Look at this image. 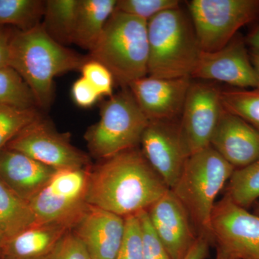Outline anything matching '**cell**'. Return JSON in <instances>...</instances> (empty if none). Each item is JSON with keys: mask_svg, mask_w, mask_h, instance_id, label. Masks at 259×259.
<instances>
[{"mask_svg": "<svg viewBox=\"0 0 259 259\" xmlns=\"http://www.w3.org/2000/svg\"><path fill=\"white\" fill-rule=\"evenodd\" d=\"M216 259H236L233 258V257L231 256V255L227 254V253H224V252L222 251L219 248H217V255H216Z\"/></svg>", "mask_w": 259, "mask_h": 259, "instance_id": "74e56055", "label": "cell"}, {"mask_svg": "<svg viewBox=\"0 0 259 259\" xmlns=\"http://www.w3.org/2000/svg\"><path fill=\"white\" fill-rule=\"evenodd\" d=\"M212 243L236 259H259V216L224 196L211 217Z\"/></svg>", "mask_w": 259, "mask_h": 259, "instance_id": "8fae6325", "label": "cell"}, {"mask_svg": "<svg viewBox=\"0 0 259 259\" xmlns=\"http://www.w3.org/2000/svg\"><path fill=\"white\" fill-rule=\"evenodd\" d=\"M201 51L226 47L238 30L259 23V0H192L187 3Z\"/></svg>", "mask_w": 259, "mask_h": 259, "instance_id": "52a82bcc", "label": "cell"}, {"mask_svg": "<svg viewBox=\"0 0 259 259\" xmlns=\"http://www.w3.org/2000/svg\"><path fill=\"white\" fill-rule=\"evenodd\" d=\"M36 109L0 105V151L29 124L40 117Z\"/></svg>", "mask_w": 259, "mask_h": 259, "instance_id": "4316f807", "label": "cell"}, {"mask_svg": "<svg viewBox=\"0 0 259 259\" xmlns=\"http://www.w3.org/2000/svg\"><path fill=\"white\" fill-rule=\"evenodd\" d=\"M0 105L19 109L37 107L28 83L11 66L0 68Z\"/></svg>", "mask_w": 259, "mask_h": 259, "instance_id": "d4e9b609", "label": "cell"}, {"mask_svg": "<svg viewBox=\"0 0 259 259\" xmlns=\"http://www.w3.org/2000/svg\"><path fill=\"white\" fill-rule=\"evenodd\" d=\"M35 224L28 201L0 180V233L8 239Z\"/></svg>", "mask_w": 259, "mask_h": 259, "instance_id": "7402d4cb", "label": "cell"}, {"mask_svg": "<svg viewBox=\"0 0 259 259\" xmlns=\"http://www.w3.org/2000/svg\"><path fill=\"white\" fill-rule=\"evenodd\" d=\"M80 70L82 73V77L93 85L100 97L112 96L114 78L104 65L90 59Z\"/></svg>", "mask_w": 259, "mask_h": 259, "instance_id": "f546056e", "label": "cell"}, {"mask_svg": "<svg viewBox=\"0 0 259 259\" xmlns=\"http://www.w3.org/2000/svg\"><path fill=\"white\" fill-rule=\"evenodd\" d=\"M115 259H143V233L137 214L125 218V233Z\"/></svg>", "mask_w": 259, "mask_h": 259, "instance_id": "f1b7e54d", "label": "cell"}, {"mask_svg": "<svg viewBox=\"0 0 259 259\" xmlns=\"http://www.w3.org/2000/svg\"><path fill=\"white\" fill-rule=\"evenodd\" d=\"M178 0H119L115 11L149 21L165 10L180 7Z\"/></svg>", "mask_w": 259, "mask_h": 259, "instance_id": "83f0119b", "label": "cell"}, {"mask_svg": "<svg viewBox=\"0 0 259 259\" xmlns=\"http://www.w3.org/2000/svg\"><path fill=\"white\" fill-rule=\"evenodd\" d=\"M90 169L56 170L47 185L28 201L36 224H58L70 229L88 207Z\"/></svg>", "mask_w": 259, "mask_h": 259, "instance_id": "ba28073f", "label": "cell"}, {"mask_svg": "<svg viewBox=\"0 0 259 259\" xmlns=\"http://www.w3.org/2000/svg\"><path fill=\"white\" fill-rule=\"evenodd\" d=\"M192 81L190 76L163 79L148 76L127 88L149 122L175 121L182 115Z\"/></svg>", "mask_w": 259, "mask_h": 259, "instance_id": "9a60e30c", "label": "cell"}, {"mask_svg": "<svg viewBox=\"0 0 259 259\" xmlns=\"http://www.w3.org/2000/svg\"><path fill=\"white\" fill-rule=\"evenodd\" d=\"M221 90L211 83L192 81L179 123L180 139L187 156L210 146L223 109Z\"/></svg>", "mask_w": 259, "mask_h": 259, "instance_id": "30bf717a", "label": "cell"}, {"mask_svg": "<svg viewBox=\"0 0 259 259\" xmlns=\"http://www.w3.org/2000/svg\"><path fill=\"white\" fill-rule=\"evenodd\" d=\"M72 96L74 102L82 107L93 106L100 97L93 85L82 76L73 85Z\"/></svg>", "mask_w": 259, "mask_h": 259, "instance_id": "d6a6232c", "label": "cell"}, {"mask_svg": "<svg viewBox=\"0 0 259 259\" xmlns=\"http://www.w3.org/2000/svg\"><path fill=\"white\" fill-rule=\"evenodd\" d=\"M253 205H254V212H253V213L256 214V215L259 216V201L255 202Z\"/></svg>", "mask_w": 259, "mask_h": 259, "instance_id": "ab89813d", "label": "cell"}, {"mask_svg": "<svg viewBox=\"0 0 259 259\" xmlns=\"http://www.w3.org/2000/svg\"><path fill=\"white\" fill-rule=\"evenodd\" d=\"M46 1L0 0V26H13L25 31L40 25Z\"/></svg>", "mask_w": 259, "mask_h": 259, "instance_id": "603a6c76", "label": "cell"}, {"mask_svg": "<svg viewBox=\"0 0 259 259\" xmlns=\"http://www.w3.org/2000/svg\"><path fill=\"white\" fill-rule=\"evenodd\" d=\"M148 22L115 11L95 47L90 59L104 65L114 79L127 88L148 74Z\"/></svg>", "mask_w": 259, "mask_h": 259, "instance_id": "277c9868", "label": "cell"}, {"mask_svg": "<svg viewBox=\"0 0 259 259\" xmlns=\"http://www.w3.org/2000/svg\"><path fill=\"white\" fill-rule=\"evenodd\" d=\"M91 259H115L125 233V218L88 204L71 230Z\"/></svg>", "mask_w": 259, "mask_h": 259, "instance_id": "2e32d148", "label": "cell"}, {"mask_svg": "<svg viewBox=\"0 0 259 259\" xmlns=\"http://www.w3.org/2000/svg\"><path fill=\"white\" fill-rule=\"evenodd\" d=\"M221 102L226 112L241 117L259 131V89L221 90Z\"/></svg>", "mask_w": 259, "mask_h": 259, "instance_id": "484cf974", "label": "cell"}, {"mask_svg": "<svg viewBox=\"0 0 259 259\" xmlns=\"http://www.w3.org/2000/svg\"><path fill=\"white\" fill-rule=\"evenodd\" d=\"M236 168L210 146L191 155L172 191L190 214L198 236L212 243L211 217L215 199Z\"/></svg>", "mask_w": 259, "mask_h": 259, "instance_id": "5b68a950", "label": "cell"}, {"mask_svg": "<svg viewBox=\"0 0 259 259\" xmlns=\"http://www.w3.org/2000/svg\"><path fill=\"white\" fill-rule=\"evenodd\" d=\"M5 148L56 170L90 166V158L71 144L69 134L58 132L40 117L22 130Z\"/></svg>", "mask_w": 259, "mask_h": 259, "instance_id": "9c48e42d", "label": "cell"}, {"mask_svg": "<svg viewBox=\"0 0 259 259\" xmlns=\"http://www.w3.org/2000/svg\"><path fill=\"white\" fill-rule=\"evenodd\" d=\"M143 233V259H171L153 231L148 218L147 210L137 214Z\"/></svg>", "mask_w": 259, "mask_h": 259, "instance_id": "4dcf8cb0", "label": "cell"}, {"mask_svg": "<svg viewBox=\"0 0 259 259\" xmlns=\"http://www.w3.org/2000/svg\"><path fill=\"white\" fill-rule=\"evenodd\" d=\"M149 120L128 88L112 95L103 105L100 119L85 135L94 156L107 159L137 148Z\"/></svg>", "mask_w": 259, "mask_h": 259, "instance_id": "8992f818", "label": "cell"}, {"mask_svg": "<svg viewBox=\"0 0 259 259\" xmlns=\"http://www.w3.org/2000/svg\"><path fill=\"white\" fill-rule=\"evenodd\" d=\"M15 30L9 26H0V68L10 66V47Z\"/></svg>", "mask_w": 259, "mask_h": 259, "instance_id": "836d02e7", "label": "cell"}, {"mask_svg": "<svg viewBox=\"0 0 259 259\" xmlns=\"http://www.w3.org/2000/svg\"><path fill=\"white\" fill-rule=\"evenodd\" d=\"M245 40L250 49H259V23L250 30Z\"/></svg>", "mask_w": 259, "mask_h": 259, "instance_id": "d590c367", "label": "cell"}, {"mask_svg": "<svg viewBox=\"0 0 259 259\" xmlns=\"http://www.w3.org/2000/svg\"><path fill=\"white\" fill-rule=\"evenodd\" d=\"M147 27L148 75L163 79L191 77L202 51L183 10L180 7L165 10L151 19Z\"/></svg>", "mask_w": 259, "mask_h": 259, "instance_id": "3957f363", "label": "cell"}, {"mask_svg": "<svg viewBox=\"0 0 259 259\" xmlns=\"http://www.w3.org/2000/svg\"><path fill=\"white\" fill-rule=\"evenodd\" d=\"M210 244L212 243L208 238L198 236L195 243L184 259H205L209 254Z\"/></svg>", "mask_w": 259, "mask_h": 259, "instance_id": "e575fe53", "label": "cell"}, {"mask_svg": "<svg viewBox=\"0 0 259 259\" xmlns=\"http://www.w3.org/2000/svg\"><path fill=\"white\" fill-rule=\"evenodd\" d=\"M88 59L54 40L41 24L30 30H15L10 47V66L28 83L37 107L49 108L56 76L81 69Z\"/></svg>", "mask_w": 259, "mask_h": 259, "instance_id": "7a4b0ae2", "label": "cell"}, {"mask_svg": "<svg viewBox=\"0 0 259 259\" xmlns=\"http://www.w3.org/2000/svg\"><path fill=\"white\" fill-rule=\"evenodd\" d=\"M191 77L221 81L238 89H259L245 37L240 34L214 52L201 51Z\"/></svg>", "mask_w": 259, "mask_h": 259, "instance_id": "7c38bea8", "label": "cell"}, {"mask_svg": "<svg viewBox=\"0 0 259 259\" xmlns=\"http://www.w3.org/2000/svg\"><path fill=\"white\" fill-rule=\"evenodd\" d=\"M250 61L259 79V49H248Z\"/></svg>", "mask_w": 259, "mask_h": 259, "instance_id": "8d00e7d4", "label": "cell"}, {"mask_svg": "<svg viewBox=\"0 0 259 259\" xmlns=\"http://www.w3.org/2000/svg\"><path fill=\"white\" fill-rule=\"evenodd\" d=\"M71 231L58 224H35L8 238L1 251L3 259H48L65 235Z\"/></svg>", "mask_w": 259, "mask_h": 259, "instance_id": "d6986e66", "label": "cell"}, {"mask_svg": "<svg viewBox=\"0 0 259 259\" xmlns=\"http://www.w3.org/2000/svg\"><path fill=\"white\" fill-rule=\"evenodd\" d=\"M48 259H91L86 247L79 238L69 231Z\"/></svg>", "mask_w": 259, "mask_h": 259, "instance_id": "1f68e13d", "label": "cell"}, {"mask_svg": "<svg viewBox=\"0 0 259 259\" xmlns=\"http://www.w3.org/2000/svg\"><path fill=\"white\" fill-rule=\"evenodd\" d=\"M153 231L171 259H184L197 235L190 214L171 190L166 191L147 210Z\"/></svg>", "mask_w": 259, "mask_h": 259, "instance_id": "4fadbf2b", "label": "cell"}, {"mask_svg": "<svg viewBox=\"0 0 259 259\" xmlns=\"http://www.w3.org/2000/svg\"><path fill=\"white\" fill-rule=\"evenodd\" d=\"M141 151L170 190L179 180L188 156L174 121L149 122L141 138Z\"/></svg>", "mask_w": 259, "mask_h": 259, "instance_id": "5bb4252c", "label": "cell"}, {"mask_svg": "<svg viewBox=\"0 0 259 259\" xmlns=\"http://www.w3.org/2000/svg\"><path fill=\"white\" fill-rule=\"evenodd\" d=\"M168 190L141 149L134 148L90 170L87 202L125 218L148 210Z\"/></svg>", "mask_w": 259, "mask_h": 259, "instance_id": "6da1fadb", "label": "cell"}, {"mask_svg": "<svg viewBox=\"0 0 259 259\" xmlns=\"http://www.w3.org/2000/svg\"><path fill=\"white\" fill-rule=\"evenodd\" d=\"M79 0L46 1L41 25L56 42L63 46L73 44Z\"/></svg>", "mask_w": 259, "mask_h": 259, "instance_id": "44dd1931", "label": "cell"}, {"mask_svg": "<svg viewBox=\"0 0 259 259\" xmlns=\"http://www.w3.org/2000/svg\"><path fill=\"white\" fill-rule=\"evenodd\" d=\"M56 171L18 151L7 148L0 151V180L28 202L47 185Z\"/></svg>", "mask_w": 259, "mask_h": 259, "instance_id": "ac0fdd59", "label": "cell"}, {"mask_svg": "<svg viewBox=\"0 0 259 259\" xmlns=\"http://www.w3.org/2000/svg\"><path fill=\"white\" fill-rule=\"evenodd\" d=\"M226 195L237 205L247 209L259 199V160L235 169L228 181Z\"/></svg>", "mask_w": 259, "mask_h": 259, "instance_id": "cb8c5ba5", "label": "cell"}, {"mask_svg": "<svg viewBox=\"0 0 259 259\" xmlns=\"http://www.w3.org/2000/svg\"><path fill=\"white\" fill-rule=\"evenodd\" d=\"M211 147L236 169L259 160V131L236 115L223 111Z\"/></svg>", "mask_w": 259, "mask_h": 259, "instance_id": "e0dca14e", "label": "cell"}, {"mask_svg": "<svg viewBox=\"0 0 259 259\" xmlns=\"http://www.w3.org/2000/svg\"><path fill=\"white\" fill-rule=\"evenodd\" d=\"M116 0H79L73 44L91 51L115 12Z\"/></svg>", "mask_w": 259, "mask_h": 259, "instance_id": "ffe728a7", "label": "cell"}, {"mask_svg": "<svg viewBox=\"0 0 259 259\" xmlns=\"http://www.w3.org/2000/svg\"><path fill=\"white\" fill-rule=\"evenodd\" d=\"M7 241V238H5L1 233H0V250L3 248V245H5V242Z\"/></svg>", "mask_w": 259, "mask_h": 259, "instance_id": "f35d334b", "label": "cell"}]
</instances>
